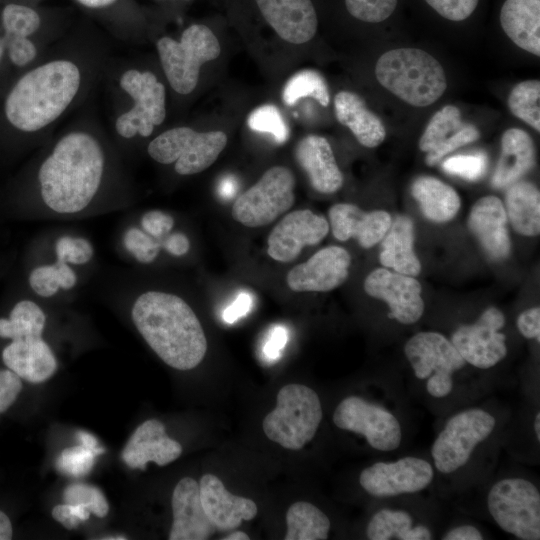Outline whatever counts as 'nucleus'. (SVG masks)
Here are the masks:
<instances>
[{"instance_id":"nucleus-22","label":"nucleus","mask_w":540,"mask_h":540,"mask_svg":"<svg viewBox=\"0 0 540 540\" xmlns=\"http://www.w3.org/2000/svg\"><path fill=\"white\" fill-rule=\"evenodd\" d=\"M171 504L170 540H206L217 530L204 511L195 479L184 477L177 483Z\"/></svg>"},{"instance_id":"nucleus-9","label":"nucleus","mask_w":540,"mask_h":540,"mask_svg":"<svg viewBox=\"0 0 540 540\" xmlns=\"http://www.w3.org/2000/svg\"><path fill=\"white\" fill-rule=\"evenodd\" d=\"M227 135L223 131L199 132L181 126L169 129L147 147L149 156L160 164H174L182 176L200 173L210 167L224 150Z\"/></svg>"},{"instance_id":"nucleus-35","label":"nucleus","mask_w":540,"mask_h":540,"mask_svg":"<svg viewBox=\"0 0 540 540\" xmlns=\"http://www.w3.org/2000/svg\"><path fill=\"white\" fill-rule=\"evenodd\" d=\"M370 540H430L431 530L414 519L405 510L383 508L373 514L366 527Z\"/></svg>"},{"instance_id":"nucleus-58","label":"nucleus","mask_w":540,"mask_h":540,"mask_svg":"<svg viewBox=\"0 0 540 540\" xmlns=\"http://www.w3.org/2000/svg\"><path fill=\"white\" fill-rule=\"evenodd\" d=\"M87 8H104L113 4L116 0H77Z\"/></svg>"},{"instance_id":"nucleus-63","label":"nucleus","mask_w":540,"mask_h":540,"mask_svg":"<svg viewBox=\"0 0 540 540\" xmlns=\"http://www.w3.org/2000/svg\"><path fill=\"white\" fill-rule=\"evenodd\" d=\"M3 52H4V41L2 38H0V62L3 56Z\"/></svg>"},{"instance_id":"nucleus-25","label":"nucleus","mask_w":540,"mask_h":540,"mask_svg":"<svg viewBox=\"0 0 540 540\" xmlns=\"http://www.w3.org/2000/svg\"><path fill=\"white\" fill-rule=\"evenodd\" d=\"M1 356L8 369L33 384L47 381L58 368L55 353L44 334L11 340Z\"/></svg>"},{"instance_id":"nucleus-26","label":"nucleus","mask_w":540,"mask_h":540,"mask_svg":"<svg viewBox=\"0 0 540 540\" xmlns=\"http://www.w3.org/2000/svg\"><path fill=\"white\" fill-rule=\"evenodd\" d=\"M199 491L204 511L217 530L234 529L240 526L242 521H250L257 515L258 509L254 501L230 493L213 474L202 476Z\"/></svg>"},{"instance_id":"nucleus-2","label":"nucleus","mask_w":540,"mask_h":540,"mask_svg":"<svg viewBox=\"0 0 540 540\" xmlns=\"http://www.w3.org/2000/svg\"><path fill=\"white\" fill-rule=\"evenodd\" d=\"M131 321L148 346L168 366L181 370L197 367L207 352V339L199 318L180 295L160 289L128 292Z\"/></svg>"},{"instance_id":"nucleus-39","label":"nucleus","mask_w":540,"mask_h":540,"mask_svg":"<svg viewBox=\"0 0 540 540\" xmlns=\"http://www.w3.org/2000/svg\"><path fill=\"white\" fill-rule=\"evenodd\" d=\"M540 82L526 80L518 83L510 92L508 107L511 113L537 132L540 131Z\"/></svg>"},{"instance_id":"nucleus-59","label":"nucleus","mask_w":540,"mask_h":540,"mask_svg":"<svg viewBox=\"0 0 540 540\" xmlns=\"http://www.w3.org/2000/svg\"><path fill=\"white\" fill-rule=\"evenodd\" d=\"M235 187V182L232 179H225L223 182H221L220 193L224 197H231L236 191Z\"/></svg>"},{"instance_id":"nucleus-57","label":"nucleus","mask_w":540,"mask_h":540,"mask_svg":"<svg viewBox=\"0 0 540 540\" xmlns=\"http://www.w3.org/2000/svg\"><path fill=\"white\" fill-rule=\"evenodd\" d=\"M76 438L80 442L81 445L87 448L98 449L101 447L98 444L97 438L93 434L87 431H83V430L78 431L76 433Z\"/></svg>"},{"instance_id":"nucleus-54","label":"nucleus","mask_w":540,"mask_h":540,"mask_svg":"<svg viewBox=\"0 0 540 540\" xmlns=\"http://www.w3.org/2000/svg\"><path fill=\"white\" fill-rule=\"evenodd\" d=\"M190 240L182 231H172L164 243V252L172 257H182L190 250Z\"/></svg>"},{"instance_id":"nucleus-38","label":"nucleus","mask_w":540,"mask_h":540,"mask_svg":"<svg viewBox=\"0 0 540 540\" xmlns=\"http://www.w3.org/2000/svg\"><path fill=\"white\" fill-rule=\"evenodd\" d=\"M303 97H311L322 106H328L330 96L327 83L319 72L311 69L301 70L286 82L282 98L287 106H293Z\"/></svg>"},{"instance_id":"nucleus-40","label":"nucleus","mask_w":540,"mask_h":540,"mask_svg":"<svg viewBox=\"0 0 540 540\" xmlns=\"http://www.w3.org/2000/svg\"><path fill=\"white\" fill-rule=\"evenodd\" d=\"M105 452V448L90 449L83 445L65 448L56 459V469L64 475L80 478L93 468L97 455Z\"/></svg>"},{"instance_id":"nucleus-3","label":"nucleus","mask_w":540,"mask_h":540,"mask_svg":"<svg viewBox=\"0 0 540 540\" xmlns=\"http://www.w3.org/2000/svg\"><path fill=\"white\" fill-rule=\"evenodd\" d=\"M79 68L68 60H55L29 71L12 88L5 114L12 126L35 132L57 119L76 96Z\"/></svg>"},{"instance_id":"nucleus-13","label":"nucleus","mask_w":540,"mask_h":540,"mask_svg":"<svg viewBox=\"0 0 540 540\" xmlns=\"http://www.w3.org/2000/svg\"><path fill=\"white\" fill-rule=\"evenodd\" d=\"M120 86L134 100V106L117 118L116 131L126 139L137 134L150 136L166 116L164 85L150 71L130 69L121 76Z\"/></svg>"},{"instance_id":"nucleus-7","label":"nucleus","mask_w":540,"mask_h":540,"mask_svg":"<svg viewBox=\"0 0 540 540\" xmlns=\"http://www.w3.org/2000/svg\"><path fill=\"white\" fill-rule=\"evenodd\" d=\"M156 46L166 78L180 94H189L195 89L201 66L216 59L221 52L215 34L201 24L186 28L180 41L165 36Z\"/></svg>"},{"instance_id":"nucleus-24","label":"nucleus","mask_w":540,"mask_h":540,"mask_svg":"<svg viewBox=\"0 0 540 540\" xmlns=\"http://www.w3.org/2000/svg\"><path fill=\"white\" fill-rule=\"evenodd\" d=\"M328 215L333 236L337 240L347 241L354 238L365 249L380 242L392 222L386 211H363L351 203L333 205Z\"/></svg>"},{"instance_id":"nucleus-49","label":"nucleus","mask_w":540,"mask_h":540,"mask_svg":"<svg viewBox=\"0 0 540 540\" xmlns=\"http://www.w3.org/2000/svg\"><path fill=\"white\" fill-rule=\"evenodd\" d=\"M52 517L67 529H75L89 519L90 512L81 505L58 504L52 509Z\"/></svg>"},{"instance_id":"nucleus-45","label":"nucleus","mask_w":540,"mask_h":540,"mask_svg":"<svg viewBox=\"0 0 540 540\" xmlns=\"http://www.w3.org/2000/svg\"><path fill=\"white\" fill-rule=\"evenodd\" d=\"M398 0H345L348 12L356 19L379 23L394 12Z\"/></svg>"},{"instance_id":"nucleus-43","label":"nucleus","mask_w":540,"mask_h":540,"mask_svg":"<svg viewBox=\"0 0 540 540\" xmlns=\"http://www.w3.org/2000/svg\"><path fill=\"white\" fill-rule=\"evenodd\" d=\"M247 124L254 131L272 134L278 143H284L289 137L288 126L280 111L271 104L253 110L248 116Z\"/></svg>"},{"instance_id":"nucleus-34","label":"nucleus","mask_w":540,"mask_h":540,"mask_svg":"<svg viewBox=\"0 0 540 540\" xmlns=\"http://www.w3.org/2000/svg\"><path fill=\"white\" fill-rule=\"evenodd\" d=\"M505 211L514 230L524 236L540 233V193L527 181H517L508 186Z\"/></svg>"},{"instance_id":"nucleus-46","label":"nucleus","mask_w":540,"mask_h":540,"mask_svg":"<svg viewBox=\"0 0 540 540\" xmlns=\"http://www.w3.org/2000/svg\"><path fill=\"white\" fill-rule=\"evenodd\" d=\"M132 221L145 233L159 242L162 251H164L165 240L175 226V219L171 214L153 209L142 213L137 220Z\"/></svg>"},{"instance_id":"nucleus-37","label":"nucleus","mask_w":540,"mask_h":540,"mask_svg":"<svg viewBox=\"0 0 540 540\" xmlns=\"http://www.w3.org/2000/svg\"><path fill=\"white\" fill-rule=\"evenodd\" d=\"M286 524L285 540H324L331 527L326 514L305 501L295 502L288 508Z\"/></svg>"},{"instance_id":"nucleus-19","label":"nucleus","mask_w":540,"mask_h":540,"mask_svg":"<svg viewBox=\"0 0 540 540\" xmlns=\"http://www.w3.org/2000/svg\"><path fill=\"white\" fill-rule=\"evenodd\" d=\"M350 265L346 249L328 246L292 268L286 276L287 285L296 292L331 291L346 281Z\"/></svg>"},{"instance_id":"nucleus-30","label":"nucleus","mask_w":540,"mask_h":540,"mask_svg":"<svg viewBox=\"0 0 540 540\" xmlns=\"http://www.w3.org/2000/svg\"><path fill=\"white\" fill-rule=\"evenodd\" d=\"M334 111L337 120L348 127L364 147L374 148L384 141L386 129L383 122L368 109L358 94L338 92L334 98Z\"/></svg>"},{"instance_id":"nucleus-17","label":"nucleus","mask_w":540,"mask_h":540,"mask_svg":"<svg viewBox=\"0 0 540 540\" xmlns=\"http://www.w3.org/2000/svg\"><path fill=\"white\" fill-rule=\"evenodd\" d=\"M365 292L389 306V317L399 323H416L424 312L421 284L413 276L377 268L364 281Z\"/></svg>"},{"instance_id":"nucleus-16","label":"nucleus","mask_w":540,"mask_h":540,"mask_svg":"<svg viewBox=\"0 0 540 540\" xmlns=\"http://www.w3.org/2000/svg\"><path fill=\"white\" fill-rule=\"evenodd\" d=\"M504 325L502 311L489 307L474 323L458 327L451 342L466 363L479 369H489L506 357V337L501 332Z\"/></svg>"},{"instance_id":"nucleus-56","label":"nucleus","mask_w":540,"mask_h":540,"mask_svg":"<svg viewBox=\"0 0 540 540\" xmlns=\"http://www.w3.org/2000/svg\"><path fill=\"white\" fill-rule=\"evenodd\" d=\"M12 535L11 521L6 513L0 510V540H10Z\"/></svg>"},{"instance_id":"nucleus-60","label":"nucleus","mask_w":540,"mask_h":540,"mask_svg":"<svg viewBox=\"0 0 540 540\" xmlns=\"http://www.w3.org/2000/svg\"><path fill=\"white\" fill-rule=\"evenodd\" d=\"M249 539L250 537L242 531H235L223 538V540H249Z\"/></svg>"},{"instance_id":"nucleus-11","label":"nucleus","mask_w":540,"mask_h":540,"mask_svg":"<svg viewBox=\"0 0 540 540\" xmlns=\"http://www.w3.org/2000/svg\"><path fill=\"white\" fill-rule=\"evenodd\" d=\"M495 426V417L481 408H470L453 415L432 444L435 469L442 474L458 471L469 461L475 448L491 435Z\"/></svg>"},{"instance_id":"nucleus-6","label":"nucleus","mask_w":540,"mask_h":540,"mask_svg":"<svg viewBox=\"0 0 540 540\" xmlns=\"http://www.w3.org/2000/svg\"><path fill=\"white\" fill-rule=\"evenodd\" d=\"M323 417L318 394L303 384H287L277 393V405L262 428L267 438L283 448L300 450L310 442Z\"/></svg>"},{"instance_id":"nucleus-52","label":"nucleus","mask_w":540,"mask_h":540,"mask_svg":"<svg viewBox=\"0 0 540 540\" xmlns=\"http://www.w3.org/2000/svg\"><path fill=\"white\" fill-rule=\"evenodd\" d=\"M288 340V331L283 326L273 327L263 346V354L268 360H276L280 357Z\"/></svg>"},{"instance_id":"nucleus-62","label":"nucleus","mask_w":540,"mask_h":540,"mask_svg":"<svg viewBox=\"0 0 540 540\" xmlns=\"http://www.w3.org/2000/svg\"><path fill=\"white\" fill-rule=\"evenodd\" d=\"M101 539H105V540H123V539H127V537H125L124 535H113V537L107 536V537H103Z\"/></svg>"},{"instance_id":"nucleus-44","label":"nucleus","mask_w":540,"mask_h":540,"mask_svg":"<svg viewBox=\"0 0 540 540\" xmlns=\"http://www.w3.org/2000/svg\"><path fill=\"white\" fill-rule=\"evenodd\" d=\"M487 156L483 152L458 154L446 158L442 163L443 170L468 181L480 179L487 169Z\"/></svg>"},{"instance_id":"nucleus-12","label":"nucleus","mask_w":540,"mask_h":540,"mask_svg":"<svg viewBox=\"0 0 540 540\" xmlns=\"http://www.w3.org/2000/svg\"><path fill=\"white\" fill-rule=\"evenodd\" d=\"M295 177L284 166L269 168L232 206V217L250 228L266 226L294 204Z\"/></svg>"},{"instance_id":"nucleus-14","label":"nucleus","mask_w":540,"mask_h":540,"mask_svg":"<svg viewBox=\"0 0 540 540\" xmlns=\"http://www.w3.org/2000/svg\"><path fill=\"white\" fill-rule=\"evenodd\" d=\"M336 427L360 434L375 450L390 452L402 442V428L396 416L382 406L351 395L336 406L333 413Z\"/></svg>"},{"instance_id":"nucleus-50","label":"nucleus","mask_w":540,"mask_h":540,"mask_svg":"<svg viewBox=\"0 0 540 540\" xmlns=\"http://www.w3.org/2000/svg\"><path fill=\"white\" fill-rule=\"evenodd\" d=\"M8 56L16 66H25L36 56L37 50L32 41L27 37H9Z\"/></svg>"},{"instance_id":"nucleus-4","label":"nucleus","mask_w":540,"mask_h":540,"mask_svg":"<svg viewBox=\"0 0 540 540\" xmlns=\"http://www.w3.org/2000/svg\"><path fill=\"white\" fill-rule=\"evenodd\" d=\"M92 241L77 232L57 230L43 236L40 259L28 272L31 292L44 302L74 296L95 261Z\"/></svg>"},{"instance_id":"nucleus-31","label":"nucleus","mask_w":540,"mask_h":540,"mask_svg":"<svg viewBox=\"0 0 540 540\" xmlns=\"http://www.w3.org/2000/svg\"><path fill=\"white\" fill-rule=\"evenodd\" d=\"M500 23L518 47L540 56V0H506Z\"/></svg>"},{"instance_id":"nucleus-28","label":"nucleus","mask_w":540,"mask_h":540,"mask_svg":"<svg viewBox=\"0 0 540 540\" xmlns=\"http://www.w3.org/2000/svg\"><path fill=\"white\" fill-rule=\"evenodd\" d=\"M295 158L316 191L331 194L342 187L343 175L326 138L319 135L304 137L295 148Z\"/></svg>"},{"instance_id":"nucleus-10","label":"nucleus","mask_w":540,"mask_h":540,"mask_svg":"<svg viewBox=\"0 0 540 540\" xmlns=\"http://www.w3.org/2000/svg\"><path fill=\"white\" fill-rule=\"evenodd\" d=\"M404 353L416 378L426 380L428 394L437 399L450 394L454 373L466 365L451 340L433 331L418 332L409 338Z\"/></svg>"},{"instance_id":"nucleus-5","label":"nucleus","mask_w":540,"mask_h":540,"mask_svg":"<svg viewBox=\"0 0 540 540\" xmlns=\"http://www.w3.org/2000/svg\"><path fill=\"white\" fill-rule=\"evenodd\" d=\"M375 75L389 92L416 107L436 102L447 88L446 75L438 60L415 48L383 53L376 62Z\"/></svg>"},{"instance_id":"nucleus-29","label":"nucleus","mask_w":540,"mask_h":540,"mask_svg":"<svg viewBox=\"0 0 540 540\" xmlns=\"http://www.w3.org/2000/svg\"><path fill=\"white\" fill-rule=\"evenodd\" d=\"M535 145L531 136L522 129H507L501 138V154L492 176L495 188H504L517 182L535 164Z\"/></svg>"},{"instance_id":"nucleus-8","label":"nucleus","mask_w":540,"mask_h":540,"mask_svg":"<svg viewBox=\"0 0 540 540\" xmlns=\"http://www.w3.org/2000/svg\"><path fill=\"white\" fill-rule=\"evenodd\" d=\"M495 523L521 540L540 539V493L529 480L507 477L495 482L486 498Z\"/></svg>"},{"instance_id":"nucleus-32","label":"nucleus","mask_w":540,"mask_h":540,"mask_svg":"<svg viewBox=\"0 0 540 540\" xmlns=\"http://www.w3.org/2000/svg\"><path fill=\"white\" fill-rule=\"evenodd\" d=\"M414 240L413 221L398 215L381 240L380 263L398 273L419 275L421 263L414 251Z\"/></svg>"},{"instance_id":"nucleus-27","label":"nucleus","mask_w":540,"mask_h":540,"mask_svg":"<svg viewBox=\"0 0 540 540\" xmlns=\"http://www.w3.org/2000/svg\"><path fill=\"white\" fill-rule=\"evenodd\" d=\"M507 221L503 202L496 196H484L471 208L469 229L487 255L494 260L505 259L510 254L511 241Z\"/></svg>"},{"instance_id":"nucleus-1","label":"nucleus","mask_w":540,"mask_h":540,"mask_svg":"<svg viewBox=\"0 0 540 540\" xmlns=\"http://www.w3.org/2000/svg\"><path fill=\"white\" fill-rule=\"evenodd\" d=\"M108 155L99 140L83 131L62 136L36 173L34 218L86 219L125 209L126 198L112 193Z\"/></svg>"},{"instance_id":"nucleus-18","label":"nucleus","mask_w":540,"mask_h":540,"mask_svg":"<svg viewBox=\"0 0 540 540\" xmlns=\"http://www.w3.org/2000/svg\"><path fill=\"white\" fill-rule=\"evenodd\" d=\"M329 223L311 210H296L285 215L267 239V253L275 261L295 260L305 246L320 243L329 232Z\"/></svg>"},{"instance_id":"nucleus-42","label":"nucleus","mask_w":540,"mask_h":540,"mask_svg":"<svg viewBox=\"0 0 540 540\" xmlns=\"http://www.w3.org/2000/svg\"><path fill=\"white\" fill-rule=\"evenodd\" d=\"M38 13L27 6L8 4L2 11V24L9 37H27L40 26Z\"/></svg>"},{"instance_id":"nucleus-21","label":"nucleus","mask_w":540,"mask_h":540,"mask_svg":"<svg viewBox=\"0 0 540 540\" xmlns=\"http://www.w3.org/2000/svg\"><path fill=\"white\" fill-rule=\"evenodd\" d=\"M181 453V444L166 434L165 425L157 419H149L133 432L121 457L128 467L145 470L149 462L165 466Z\"/></svg>"},{"instance_id":"nucleus-61","label":"nucleus","mask_w":540,"mask_h":540,"mask_svg":"<svg viewBox=\"0 0 540 540\" xmlns=\"http://www.w3.org/2000/svg\"><path fill=\"white\" fill-rule=\"evenodd\" d=\"M533 428H534V434H535L536 440L540 442V413L539 411L535 414Z\"/></svg>"},{"instance_id":"nucleus-20","label":"nucleus","mask_w":540,"mask_h":540,"mask_svg":"<svg viewBox=\"0 0 540 540\" xmlns=\"http://www.w3.org/2000/svg\"><path fill=\"white\" fill-rule=\"evenodd\" d=\"M479 130L462 121L460 110L446 105L437 111L428 122L419 140V148L426 152L425 162L434 166L452 151L476 141Z\"/></svg>"},{"instance_id":"nucleus-15","label":"nucleus","mask_w":540,"mask_h":540,"mask_svg":"<svg viewBox=\"0 0 540 540\" xmlns=\"http://www.w3.org/2000/svg\"><path fill=\"white\" fill-rule=\"evenodd\" d=\"M434 478L430 462L416 456L395 461H380L366 467L359 476L361 487L379 498L418 493L427 488Z\"/></svg>"},{"instance_id":"nucleus-36","label":"nucleus","mask_w":540,"mask_h":540,"mask_svg":"<svg viewBox=\"0 0 540 540\" xmlns=\"http://www.w3.org/2000/svg\"><path fill=\"white\" fill-rule=\"evenodd\" d=\"M47 313L34 299H21L14 304L7 318H0V338L15 340L30 335L44 334Z\"/></svg>"},{"instance_id":"nucleus-55","label":"nucleus","mask_w":540,"mask_h":540,"mask_svg":"<svg viewBox=\"0 0 540 540\" xmlns=\"http://www.w3.org/2000/svg\"><path fill=\"white\" fill-rule=\"evenodd\" d=\"M483 538L482 532L469 524L453 527L441 537L443 540H482Z\"/></svg>"},{"instance_id":"nucleus-53","label":"nucleus","mask_w":540,"mask_h":540,"mask_svg":"<svg viewBox=\"0 0 540 540\" xmlns=\"http://www.w3.org/2000/svg\"><path fill=\"white\" fill-rule=\"evenodd\" d=\"M253 307V297L248 292H241L235 300L225 308L222 314L223 320L232 324L247 315Z\"/></svg>"},{"instance_id":"nucleus-48","label":"nucleus","mask_w":540,"mask_h":540,"mask_svg":"<svg viewBox=\"0 0 540 540\" xmlns=\"http://www.w3.org/2000/svg\"><path fill=\"white\" fill-rule=\"evenodd\" d=\"M22 390L21 378L10 369L0 370V413L6 412Z\"/></svg>"},{"instance_id":"nucleus-47","label":"nucleus","mask_w":540,"mask_h":540,"mask_svg":"<svg viewBox=\"0 0 540 540\" xmlns=\"http://www.w3.org/2000/svg\"><path fill=\"white\" fill-rule=\"evenodd\" d=\"M438 14L451 21L467 19L479 0H425Z\"/></svg>"},{"instance_id":"nucleus-41","label":"nucleus","mask_w":540,"mask_h":540,"mask_svg":"<svg viewBox=\"0 0 540 540\" xmlns=\"http://www.w3.org/2000/svg\"><path fill=\"white\" fill-rule=\"evenodd\" d=\"M63 500L68 504L81 505L99 518H104L109 512L105 495L91 484L83 482L69 484L63 491Z\"/></svg>"},{"instance_id":"nucleus-51","label":"nucleus","mask_w":540,"mask_h":540,"mask_svg":"<svg viewBox=\"0 0 540 540\" xmlns=\"http://www.w3.org/2000/svg\"><path fill=\"white\" fill-rule=\"evenodd\" d=\"M517 328L525 338L540 342V308L523 311L517 318Z\"/></svg>"},{"instance_id":"nucleus-23","label":"nucleus","mask_w":540,"mask_h":540,"mask_svg":"<svg viewBox=\"0 0 540 540\" xmlns=\"http://www.w3.org/2000/svg\"><path fill=\"white\" fill-rule=\"evenodd\" d=\"M267 23L283 40L292 44L310 41L318 26L311 0H255Z\"/></svg>"},{"instance_id":"nucleus-33","label":"nucleus","mask_w":540,"mask_h":540,"mask_svg":"<svg viewBox=\"0 0 540 540\" xmlns=\"http://www.w3.org/2000/svg\"><path fill=\"white\" fill-rule=\"evenodd\" d=\"M411 193L419 203L423 215L436 223L453 219L461 206L457 192L435 177L416 178L412 183Z\"/></svg>"}]
</instances>
